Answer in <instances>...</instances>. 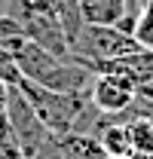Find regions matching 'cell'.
Here are the masks:
<instances>
[{
    "label": "cell",
    "instance_id": "2",
    "mask_svg": "<svg viewBox=\"0 0 153 159\" xmlns=\"http://www.w3.org/2000/svg\"><path fill=\"white\" fill-rule=\"evenodd\" d=\"M135 52H141V43L129 31L86 25L74 46V61H80L86 67L89 61H116V58H129Z\"/></svg>",
    "mask_w": 153,
    "mask_h": 159
},
{
    "label": "cell",
    "instance_id": "17",
    "mask_svg": "<svg viewBox=\"0 0 153 159\" xmlns=\"http://www.w3.org/2000/svg\"><path fill=\"white\" fill-rule=\"evenodd\" d=\"M138 95H144L147 101H153V83H150V86H141V89H138Z\"/></svg>",
    "mask_w": 153,
    "mask_h": 159
},
{
    "label": "cell",
    "instance_id": "6",
    "mask_svg": "<svg viewBox=\"0 0 153 159\" xmlns=\"http://www.w3.org/2000/svg\"><path fill=\"white\" fill-rule=\"evenodd\" d=\"M80 16L95 28H119L129 16V0H76Z\"/></svg>",
    "mask_w": 153,
    "mask_h": 159
},
{
    "label": "cell",
    "instance_id": "14",
    "mask_svg": "<svg viewBox=\"0 0 153 159\" xmlns=\"http://www.w3.org/2000/svg\"><path fill=\"white\" fill-rule=\"evenodd\" d=\"M31 159H61V153H58V144H55V138H52V141H46V144H43V147H40V150H37V153H34Z\"/></svg>",
    "mask_w": 153,
    "mask_h": 159
},
{
    "label": "cell",
    "instance_id": "1",
    "mask_svg": "<svg viewBox=\"0 0 153 159\" xmlns=\"http://www.w3.org/2000/svg\"><path fill=\"white\" fill-rule=\"evenodd\" d=\"M19 89L21 95L28 98V104L34 107L37 119L46 125V132L52 138H61L67 132H74V122L80 116V110L86 107L89 95H64V92H52V89H43L31 80H19Z\"/></svg>",
    "mask_w": 153,
    "mask_h": 159
},
{
    "label": "cell",
    "instance_id": "15",
    "mask_svg": "<svg viewBox=\"0 0 153 159\" xmlns=\"http://www.w3.org/2000/svg\"><path fill=\"white\" fill-rule=\"evenodd\" d=\"M31 6H37V9H46V12H52L58 19V9H61V0H28Z\"/></svg>",
    "mask_w": 153,
    "mask_h": 159
},
{
    "label": "cell",
    "instance_id": "10",
    "mask_svg": "<svg viewBox=\"0 0 153 159\" xmlns=\"http://www.w3.org/2000/svg\"><path fill=\"white\" fill-rule=\"evenodd\" d=\"M132 37L141 43V49H153V0H147V3L138 9Z\"/></svg>",
    "mask_w": 153,
    "mask_h": 159
},
{
    "label": "cell",
    "instance_id": "8",
    "mask_svg": "<svg viewBox=\"0 0 153 159\" xmlns=\"http://www.w3.org/2000/svg\"><path fill=\"white\" fill-rule=\"evenodd\" d=\"M95 138L101 141V147H104L107 156H129L132 153V141H129L126 122H116V119L104 116V122L98 125V132H95Z\"/></svg>",
    "mask_w": 153,
    "mask_h": 159
},
{
    "label": "cell",
    "instance_id": "5",
    "mask_svg": "<svg viewBox=\"0 0 153 159\" xmlns=\"http://www.w3.org/2000/svg\"><path fill=\"white\" fill-rule=\"evenodd\" d=\"M135 98H138V89L116 74H95L92 86H89V101L110 119L123 116L135 104Z\"/></svg>",
    "mask_w": 153,
    "mask_h": 159
},
{
    "label": "cell",
    "instance_id": "13",
    "mask_svg": "<svg viewBox=\"0 0 153 159\" xmlns=\"http://www.w3.org/2000/svg\"><path fill=\"white\" fill-rule=\"evenodd\" d=\"M21 34V25H19V19L16 16H0V46L6 43V40H12V37H19Z\"/></svg>",
    "mask_w": 153,
    "mask_h": 159
},
{
    "label": "cell",
    "instance_id": "18",
    "mask_svg": "<svg viewBox=\"0 0 153 159\" xmlns=\"http://www.w3.org/2000/svg\"><path fill=\"white\" fill-rule=\"evenodd\" d=\"M107 159H147V156H138V153H129V156H107Z\"/></svg>",
    "mask_w": 153,
    "mask_h": 159
},
{
    "label": "cell",
    "instance_id": "12",
    "mask_svg": "<svg viewBox=\"0 0 153 159\" xmlns=\"http://www.w3.org/2000/svg\"><path fill=\"white\" fill-rule=\"evenodd\" d=\"M0 80L6 83V86H19V80H21V74H19V64H16V58L0 46Z\"/></svg>",
    "mask_w": 153,
    "mask_h": 159
},
{
    "label": "cell",
    "instance_id": "11",
    "mask_svg": "<svg viewBox=\"0 0 153 159\" xmlns=\"http://www.w3.org/2000/svg\"><path fill=\"white\" fill-rule=\"evenodd\" d=\"M0 159H25L21 150H19V144H16V135H12V129H9L6 113L0 116Z\"/></svg>",
    "mask_w": 153,
    "mask_h": 159
},
{
    "label": "cell",
    "instance_id": "9",
    "mask_svg": "<svg viewBox=\"0 0 153 159\" xmlns=\"http://www.w3.org/2000/svg\"><path fill=\"white\" fill-rule=\"evenodd\" d=\"M126 129H129V141H132V153L150 156L153 153V116H129Z\"/></svg>",
    "mask_w": 153,
    "mask_h": 159
},
{
    "label": "cell",
    "instance_id": "16",
    "mask_svg": "<svg viewBox=\"0 0 153 159\" xmlns=\"http://www.w3.org/2000/svg\"><path fill=\"white\" fill-rule=\"evenodd\" d=\"M6 101H9V86L0 80V116L6 113Z\"/></svg>",
    "mask_w": 153,
    "mask_h": 159
},
{
    "label": "cell",
    "instance_id": "7",
    "mask_svg": "<svg viewBox=\"0 0 153 159\" xmlns=\"http://www.w3.org/2000/svg\"><path fill=\"white\" fill-rule=\"evenodd\" d=\"M55 144L61 159H107L101 141L89 132H67V135L55 138Z\"/></svg>",
    "mask_w": 153,
    "mask_h": 159
},
{
    "label": "cell",
    "instance_id": "3",
    "mask_svg": "<svg viewBox=\"0 0 153 159\" xmlns=\"http://www.w3.org/2000/svg\"><path fill=\"white\" fill-rule=\"evenodd\" d=\"M9 16L19 19L21 34L28 40H34L37 46H43L46 52H52V55L61 58V61H74V52H71V46H67V40H64V31H61V21H58L52 12L31 6L28 0H12V12H9Z\"/></svg>",
    "mask_w": 153,
    "mask_h": 159
},
{
    "label": "cell",
    "instance_id": "4",
    "mask_svg": "<svg viewBox=\"0 0 153 159\" xmlns=\"http://www.w3.org/2000/svg\"><path fill=\"white\" fill-rule=\"evenodd\" d=\"M6 119H9V129L16 135V144H19L21 156L31 159L46 141H52V135L46 132V125L37 119L34 107L28 104V98L21 95L16 86H9V101H6Z\"/></svg>",
    "mask_w": 153,
    "mask_h": 159
}]
</instances>
